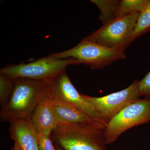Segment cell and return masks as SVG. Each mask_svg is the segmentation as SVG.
Wrapping results in <instances>:
<instances>
[{"label":"cell","instance_id":"ac0fdd59","mask_svg":"<svg viewBox=\"0 0 150 150\" xmlns=\"http://www.w3.org/2000/svg\"><path fill=\"white\" fill-rule=\"evenodd\" d=\"M55 149H56V150H63L57 144H56V147H55Z\"/></svg>","mask_w":150,"mask_h":150},{"label":"cell","instance_id":"7a4b0ae2","mask_svg":"<svg viewBox=\"0 0 150 150\" xmlns=\"http://www.w3.org/2000/svg\"><path fill=\"white\" fill-rule=\"evenodd\" d=\"M46 83L28 79H15L14 87L10 98L1 108V122L31 118Z\"/></svg>","mask_w":150,"mask_h":150},{"label":"cell","instance_id":"5b68a950","mask_svg":"<svg viewBox=\"0 0 150 150\" xmlns=\"http://www.w3.org/2000/svg\"><path fill=\"white\" fill-rule=\"evenodd\" d=\"M140 13L118 17L86 37L87 40L114 50L126 51Z\"/></svg>","mask_w":150,"mask_h":150},{"label":"cell","instance_id":"9a60e30c","mask_svg":"<svg viewBox=\"0 0 150 150\" xmlns=\"http://www.w3.org/2000/svg\"><path fill=\"white\" fill-rule=\"evenodd\" d=\"M15 79L0 74V103L3 108L8 102L14 87Z\"/></svg>","mask_w":150,"mask_h":150},{"label":"cell","instance_id":"8fae6325","mask_svg":"<svg viewBox=\"0 0 150 150\" xmlns=\"http://www.w3.org/2000/svg\"><path fill=\"white\" fill-rule=\"evenodd\" d=\"M47 88L48 100L59 123H84L95 122L79 109L51 93L48 88V83Z\"/></svg>","mask_w":150,"mask_h":150},{"label":"cell","instance_id":"4fadbf2b","mask_svg":"<svg viewBox=\"0 0 150 150\" xmlns=\"http://www.w3.org/2000/svg\"><path fill=\"white\" fill-rule=\"evenodd\" d=\"M149 0L120 1L117 17L142 12L147 6Z\"/></svg>","mask_w":150,"mask_h":150},{"label":"cell","instance_id":"e0dca14e","mask_svg":"<svg viewBox=\"0 0 150 150\" xmlns=\"http://www.w3.org/2000/svg\"><path fill=\"white\" fill-rule=\"evenodd\" d=\"M38 142L40 150H56L49 136L38 134Z\"/></svg>","mask_w":150,"mask_h":150},{"label":"cell","instance_id":"6da1fadb","mask_svg":"<svg viewBox=\"0 0 150 150\" xmlns=\"http://www.w3.org/2000/svg\"><path fill=\"white\" fill-rule=\"evenodd\" d=\"M105 126L97 122L59 123L50 137L65 150H108Z\"/></svg>","mask_w":150,"mask_h":150},{"label":"cell","instance_id":"7c38bea8","mask_svg":"<svg viewBox=\"0 0 150 150\" xmlns=\"http://www.w3.org/2000/svg\"><path fill=\"white\" fill-rule=\"evenodd\" d=\"M100 11L99 19L104 25L117 17L120 1L118 0H92Z\"/></svg>","mask_w":150,"mask_h":150},{"label":"cell","instance_id":"52a82bcc","mask_svg":"<svg viewBox=\"0 0 150 150\" xmlns=\"http://www.w3.org/2000/svg\"><path fill=\"white\" fill-rule=\"evenodd\" d=\"M138 80L127 88L102 97H96L82 94L97 112L107 123L129 105L141 99Z\"/></svg>","mask_w":150,"mask_h":150},{"label":"cell","instance_id":"ba28073f","mask_svg":"<svg viewBox=\"0 0 150 150\" xmlns=\"http://www.w3.org/2000/svg\"><path fill=\"white\" fill-rule=\"evenodd\" d=\"M51 93L79 109L95 122L106 126L105 121L87 100L79 93L66 71L60 74L48 83Z\"/></svg>","mask_w":150,"mask_h":150},{"label":"cell","instance_id":"5bb4252c","mask_svg":"<svg viewBox=\"0 0 150 150\" xmlns=\"http://www.w3.org/2000/svg\"><path fill=\"white\" fill-rule=\"evenodd\" d=\"M150 30V0L144 10L140 14L132 34L130 43H131L141 35Z\"/></svg>","mask_w":150,"mask_h":150},{"label":"cell","instance_id":"277c9868","mask_svg":"<svg viewBox=\"0 0 150 150\" xmlns=\"http://www.w3.org/2000/svg\"><path fill=\"white\" fill-rule=\"evenodd\" d=\"M49 56L57 59L74 58L80 64L89 66L92 69H103L126 57L125 51L106 48L89 41L85 38L75 47Z\"/></svg>","mask_w":150,"mask_h":150},{"label":"cell","instance_id":"9c48e42d","mask_svg":"<svg viewBox=\"0 0 150 150\" xmlns=\"http://www.w3.org/2000/svg\"><path fill=\"white\" fill-rule=\"evenodd\" d=\"M9 133L14 141V150H40L38 133L31 118L10 121Z\"/></svg>","mask_w":150,"mask_h":150},{"label":"cell","instance_id":"2e32d148","mask_svg":"<svg viewBox=\"0 0 150 150\" xmlns=\"http://www.w3.org/2000/svg\"><path fill=\"white\" fill-rule=\"evenodd\" d=\"M139 90L141 97L150 98V71L142 80L139 81Z\"/></svg>","mask_w":150,"mask_h":150},{"label":"cell","instance_id":"8992f818","mask_svg":"<svg viewBox=\"0 0 150 150\" xmlns=\"http://www.w3.org/2000/svg\"><path fill=\"white\" fill-rule=\"evenodd\" d=\"M150 122V98L140 99L124 108L107 123L105 137L107 144L114 143L125 131Z\"/></svg>","mask_w":150,"mask_h":150},{"label":"cell","instance_id":"30bf717a","mask_svg":"<svg viewBox=\"0 0 150 150\" xmlns=\"http://www.w3.org/2000/svg\"><path fill=\"white\" fill-rule=\"evenodd\" d=\"M47 83L33 113L31 120L38 134L50 137L59 123L48 100Z\"/></svg>","mask_w":150,"mask_h":150},{"label":"cell","instance_id":"3957f363","mask_svg":"<svg viewBox=\"0 0 150 150\" xmlns=\"http://www.w3.org/2000/svg\"><path fill=\"white\" fill-rule=\"evenodd\" d=\"M79 64V62L74 58L57 59L49 55L26 64L6 66L1 69L0 74L15 79H28L48 83L66 71L69 66Z\"/></svg>","mask_w":150,"mask_h":150}]
</instances>
